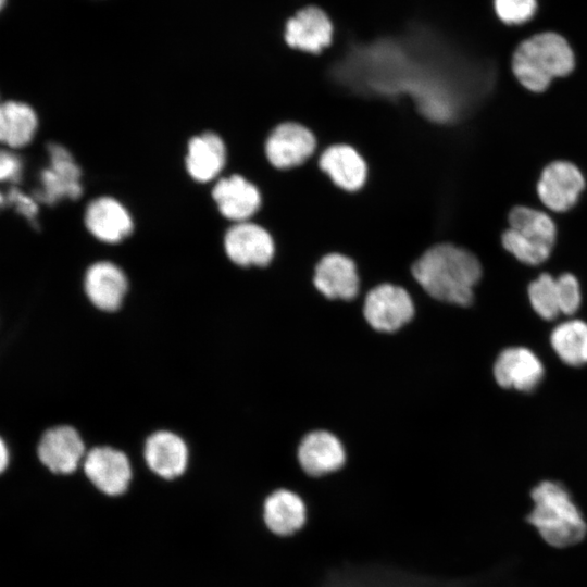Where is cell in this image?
Listing matches in <instances>:
<instances>
[{
  "label": "cell",
  "instance_id": "obj_1",
  "mask_svg": "<svg viewBox=\"0 0 587 587\" xmlns=\"http://www.w3.org/2000/svg\"><path fill=\"white\" fill-rule=\"evenodd\" d=\"M411 275L432 298L457 305L472 303L482 276L478 259L451 242L428 247L411 265Z\"/></svg>",
  "mask_w": 587,
  "mask_h": 587
},
{
  "label": "cell",
  "instance_id": "obj_2",
  "mask_svg": "<svg viewBox=\"0 0 587 587\" xmlns=\"http://www.w3.org/2000/svg\"><path fill=\"white\" fill-rule=\"evenodd\" d=\"M534 507L527 522L540 537L554 548H567L580 542L587 534V523L566 488L545 480L533 488Z\"/></svg>",
  "mask_w": 587,
  "mask_h": 587
},
{
  "label": "cell",
  "instance_id": "obj_3",
  "mask_svg": "<svg viewBox=\"0 0 587 587\" xmlns=\"http://www.w3.org/2000/svg\"><path fill=\"white\" fill-rule=\"evenodd\" d=\"M575 65L569 42L559 34L545 32L524 40L515 49L512 71L526 89L541 92L555 77L570 74Z\"/></svg>",
  "mask_w": 587,
  "mask_h": 587
},
{
  "label": "cell",
  "instance_id": "obj_4",
  "mask_svg": "<svg viewBox=\"0 0 587 587\" xmlns=\"http://www.w3.org/2000/svg\"><path fill=\"white\" fill-rule=\"evenodd\" d=\"M508 221L509 228L501 236L504 249L527 265L545 262L557 239V227L551 217L533 208L516 205L510 211Z\"/></svg>",
  "mask_w": 587,
  "mask_h": 587
},
{
  "label": "cell",
  "instance_id": "obj_5",
  "mask_svg": "<svg viewBox=\"0 0 587 587\" xmlns=\"http://www.w3.org/2000/svg\"><path fill=\"white\" fill-rule=\"evenodd\" d=\"M314 133L296 122L278 124L267 136L264 152L268 163L276 170L288 171L307 163L317 152Z\"/></svg>",
  "mask_w": 587,
  "mask_h": 587
},
{
  "label": "cell",
  "instance_id": "obj_6",
  "mask_svg": "<svg viewBox=\"0 0 587 587\" xmlns=\"http://www.w3.org/2000/svg\"><path fill=\"white\" fill-rule=\"evenodd\" d=\"M227 258L241 267H266L276 253V245L271 233L252 221L233 224L224 236Z\"/></svg>",
  "mask_w": 587,
  "mask_h": 587
},
{
  "label": "cell",
  "instance_id": "obj_7",
  "mask_svg": "<svg viewBox=\"0 0 587 587\" xmlns=\"http://www.w3.org/2000/svg\"><path fill=\"white\" fill-rule=\"evenodd\" d=\"M363 315L375 330L392 333L413 317L414 304L403 287L383 283L366 294Z\"/></svg>",
  "mask_w": 587,
  "mask_h": 587
},
{
  "label": "cell",
  "instance_id": "obj_8",
  "mask_svg": "<svg viewBox=\"0 0 587 587\" xmlns=\"http://www.w3.org/2000/svg\"><path fill=\"white\" fill-rule=\"evenodd\" d=\"M49 166L41 171V188L34 193L37 200L52 205L62 199L80 197V168L71 153L61 145L49 143Z\"/></svg>",
  "mask_w": 587,
  "mask_h": 587
},
{
  "label": "cell",
  "instance_id": "obj_9",
  "mask_svg": "<svg viewBox=\"0 0 587 587\" xmlns=\"http://www.w3.org/2000/svg\"><path fill=\"white\" fill-rule=\"evenodd\" d=\"M584 186V176L576 165L569 161H553L541 172L537 192L547 208L564 212L576 203Z\"/></svg>",
  "mask_w": 587,
  "mask_h": 587
},
{
  "label": "cell",
  "instance_id": "obj_10",
  "mask_svg": "<svg viewBox=\"0 0 587 587\" xmlns=\"http://www.w3.org/2000/svg\"><path fill=\"white\" fill-rule=\"evenodd\" d=\"M334 27L328 15L314 5L299 10L285 26L284 39L296 50L320 54L333 41Z\"/></svg>",
  "mask_w": 587,
  "mask_h": 587
},
{
  "label": "cell",
  "instance_id": "obj_11",
  "mask_svg": "<svg viewBox=\"0 0 587 587\" xmlns=\"http://www.w3.org/2000/svg\"><path fill=\"white\" fill-rule=\"evenodd\" d=\"M212 198L220 213L235 223L255 216L263 203L259 187L241 174L218 179L212 189Z\"/></svg>",
  "mask_w": 587,
  "mask_h": 587
},
{
  "label": "cell",
  "instance_id": "obj_12",
  "mask_svg": "<svg viewBox=\"0 0 587 587\" xmlns=\"http://www.w3.org/2000/svg\"><path fill=\"white\" fill-rule=\"evenodd\" d=\"M313 285L327 299L351 300L360 287L357 263L346 254L327 253L314 265Z\"/></svg>",
  "mask_w": 587,
  "mask_h": 587
},
{
  "label": "cell",
  "instance_id": "obj_13",
  "mask_svg": "<svg viewBox=\"0 0 587 587\" xmlns=\"http://www.w3.org/2000/svg\"><path fill=\"white\" fill-rule=\"evenodd\" d=\"M83 466L93 486L109 496L126 491L132 479L128 458L111 447H96L88 451Z\"/></svg>",
  "mask_w": 587,
  "mask_h": 587
},
{
  "label": "cell",
  "instance_id": "obj_14",
  "mask_svg": "<svg viewBox=\"0 0 587 587\" xmlns=\"http://www.w3.org/2000/svg\"><path fill=\"white\" fill-rule=\"evenodd\" d=\"M315 154L320 170L337 188L355 192L364 187L369 176V166L354 147L336 143Z\"/></svg>",
  "mask_w": 587,
  "mask_h": 587
},
{
  "label": "cell",
  "instance_id": "obj_15",
  "mask_svg": "<svg viewBox=\"0 0 587 587\" xmlns=\"http://www.w3.org/2000/svg\"><path fill=\"white\" fill-rule=\"evenodd\" d=\"M308 519L305 502L290 489L278 488L263 501V524L276 537L295 536L304 528Z\"/></svg>",
  "mask_w": 587,
  "mask_h": 587
},
{
  "label": "cell",
  "instance_id": "obj_16",
  "mask_svg": "<svg viewBox=\"0 0 587 587\" xmlns=\"http://www.w3.org/2000/svg\"><path fill=\"white\" fill-rule=\"evenodd\" d=\"M37 453L40 462L51 472L70 474L84 458L85 446L75 428L62 425L52 427L42 435Z\"/></svg>",
  "mask_w": 587,
  "mask_h": 587
},
{
  "label": "cell",
  "instance_id": "obj_17",
  "mask_svg": "<svg viewBox=\"0 0 587 587\" xmlns=\"http://www.w3.org/2000/svg\"><path fill=\"white\" fill-rule=\"evenodd\" d=\"M496 382L503 388L532 391L544 376L538 357L527 348L510 347L498 355L494 365Z\"/></svg>",
  "mask_w": 587,
  "mask_h": 587
},
{
  "label": "cell",
  "instance_id": "obj_18",
  "mask_svg": "<svg viewBox=\"0 0 587 587\" xmlns=\"http://www.w3.org/2000/svg\"><path fill=\"white\" fill-rule=\"evenodd\" d=\"M346 461L339 439L327 430L307 434L298 448V462L305 474L321 477L338 471Z\"/></svg>",
  "mask_w": 587,
  "mask_h": 587
},
{
  "label": "cell",
  "instance_id": "obj_19",
  "mask_svg": "<svg viewBox=\"0 0 587 587\" xmlns=\"http://www.w3.org/2000/svg\"><path fill=\"white\" fill-rule=\"evenodd\" d=\"M85 224L97 239L108 243L122 241L133 230V220L128 211L111 197H100L88 204Z\"/></svg>",
  "mask_w": 587,
  "mask_h": 587
},
{
  "label": "cell",
  "instance_id": "obj_20",
  "mask_svg": "<svg viewBox=\"0 0 587 587\" xmlns=\"http://www.w3.org/2000/svg\"><path fill=\"white\" fill-rule=\"evenodd\" d=\"M143 457L149 469L165 479L182 475L187 466L188 449L176 434L160 430L148 437Z\"/></svg>",
  "mask_w": 587,
  "mask_h": 587
},
{
  "label": "cell",
  "instance_id": "obj_21",
  "mask_svg": "<svg viewBox=\"0 0 587 587\" xmlns=\"http://www.w3.org/2000/svg\"><path fill=\"white\" fill-rule=\"evenodd\" d=\"M84 288L96 308L102 311H115L121 307L127 291V279L118 266L101 261L87 270Z\"/></svg>",
  "mask_w": 587,
  "mask_h": 587
},
{
  "label": "cell",
  "instance_id": "obj_22",
  "mask_svg": "<svg viewBox=\"0 0 587 587\" xmlns=\"http://www.w3.org/2000/svg\"><path fill=\"white\" fill-rule=\"evenodd\" d=\"M227 161L224 140L213 132H205L190 139L185 160L189 175L199 183L215 178Z\"/></svg>",
  "mask_w": 587,
  "mask_h": 587
},
{
  "label": "cell",
  "instance_id": "obj_23",
  "mask_svg": "<svg viewBox=\"0 0 587 587\" xmlns=\"http://www.w3.org/2000/svg\"><path fill=\"white\" fill-rule=\"evenodd\" d=\"M37 115L26 103L3 102L0 108V139L11 148L26 146L37 129Z\"/></svg>",
  "mask_w": 587,
  "mask_h": 587
},
{
  "label": "cell",
  "instance_id": "obj_24",
  "mask_svg": "<svg viewBox=\"0 0 587 587\" xmlns=\"http://www.w3.org/2000/svg\"><path fill=\"white\" fill-rule=\"evenodd\" d=\"M550 342L559 358L571 366L587 363V323L570 320L559 324L551 333Z\"/></svg>",
  "mask_w": 587,
  "mask_h": 587
},
{
  "label": "cell",
  "instance_id": "obj_25",
  "mask_svg": "<svg viewBox=\"0 0 587 587\" xmlns=\"http://www.w3.org/2000/svg\"><path fill=\"white\" fill-rule=\"evenodd\" d=\"M528 298L535 312L545 320H553L560 313L557 278L542 273L528 286Z\"/></svg>",
  "mask_w": 587,
  "mask_h": 587
},
{
  "label": "cell",
  "instance_id": "obj_26",
  "mask_svg": "<svg viewBox=\"0 0 587 587\" xmlns=\"http://www.w3.org/2000/svg\"><path fill=\"white\" fill-rule=\"evenodd\" d=\"M498 17L507 24H521L528 21L535 13L536 0H495Z\"/></svg>",
  "mask_w": 587,
  "mask_h": 587
},
{
  "label": "cell",
  "instance_id": "obj_27",
  "mask_svg": "<svg viewBox=\"0 0 587 587\" xmlns=\"http://www.w3.org/2000/svg\"><path fill=\"white\" fill-rule=\"evenodd\" d=\"M560 311L563 314H574L580 305L582 296L577 278L563 273L557 278Z\"/></svg>",
  "mask_w": 587,
  "mask_h": 587
},
{
  "label": "cell",
  "instance_id": "obj_28",
  "mask_svg": "<svg viewBox=\"0 0 587 587\" xmlns=\"http://www.w3.org/2000/svg\"><path fill=\"white\" fill-rule=\"evenodd\" d=\"M1 199H7L8 204L14 205L20 214L26 217L30 223H34L38 212V207L34 197H28L18 189L11 188L7 196H1Z\"/></svg>",
  "mask_w": 587,
  "mask_h": 587
},
{
  "label": "cell",
  "instance_id": "obj_29",
  "mask_svg": "<svg viewBox=\"0 0 587 587\" xmlns=\"http://www.w3.org/2000/svg\"><path fill=\"white\" fill-rule=\"evenodd\" d=\"M22 165L20 159L8 151H2L0 157L1 180L17 182L21 178Z\"/></svg>",
  "mask_w": 587,
  "mask_h": 587
},
{
  "label": "cell",
  "instance_id": "obj_30",
  "mask_svg": "<svg viewBox=\"0 0 587 587\" xmlns=\"http://www.w3.org/2000/svg\"><path fill=\"white\" fill-rule=\"evenodd\" d=\"M9 463V451L7 449V446L4 445L3 440H1L0 446V467L1 471H3Z\"/></svg>",
  "mask_w": 587,
  "mask_h": 587
}]
</instances>
